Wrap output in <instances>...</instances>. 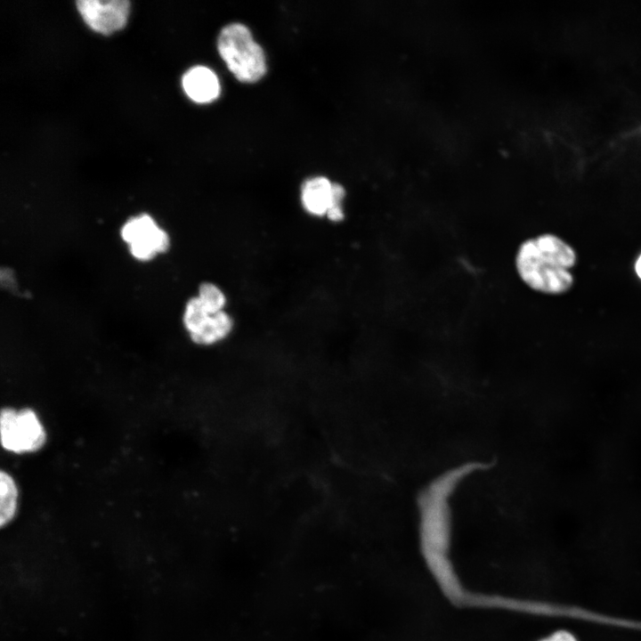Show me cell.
Listing matches in <instances>:
<instances>
[{"instance_id":"6da1fadb","label":"cell","mask_w":641,"mask_h":641,"mask_svg":"<svg viewBox=\"0 0 641 641\" xmlns=\"http://www.w3.org/2000/svg\"><path fill=\"white\" fill-rule=\"evenodd\" d=\"M577 255L573 247L558 236L542 233L523 240L515 256L520 280L531 289L547 294L567 292L573 285L571 269Z\"/></svg>"},{"instance_id":"7a4b0ae2","label":"cell","mask_w":641,"mask_h":641,"mask_svg":"<svg viewBox=\"0 0 641 641\" xmlns=\"http://www.w3.org/2000/svg\"><path fill=\"white\" fill-rule=\"evenodd\" d=\"M217 49L228 69L241 82H256L266 72L264 50L241 23H231L223 28L218 36Z\"/></svg>"},{"instance_id":"3957f363","label":"cell","mask_w":641,"mask_h":641,"mask_svg":"<svg viewBox=\"0 0 641 641\" xmlns=\"http://www.w3.org/2000/svg\"><path fill=\"white\" fill-rule=\"evenodd\" d=\"M0 434L2 446L17 454L37 451L46 440L45 431L37 415L28 408L20 410L3 409Z\"/></svg>"},{"instance_id":"277c9868","label":"cell","mask_w":641,"mask_h":641,"mask_svg":"<svg viewBox=\"0 0 641 641\" xmlns=\"http://www.w3.org/2000/svg\"><path fill=\"white\" fill-rule=\"evenodd\" d=\"M77 5L85 22L102 34L122 28L129 13L127 0H79Z\"/></svg>"},{"instance_id":"5b68a950","label":"cell","mask_w":641,"mask_h":641,"mask_svg":"<svg viewBox=\"0 0 641 641\" xmlns=\"http://www.w3.org/2000/svg\"><path fill=\"white\" fill-rule=\"evenodd\" d=\"M182 82L186 94L196 102H210L220 93L218 77L215 72L204 66L190 69L183 75Z\"/></svg>"},{"instance_id":"8992f818","label":"cell","mask_w":641,"mask_h":641,"mask_svg":"<svg viewBox=\"0 0 641 641\" xmlns=\"http://www.w3.org/2000/svg\"><path fill=\"white\" fill-rule=\"evenodd\" d=\"M333 183L324 176L312 177L301 187V203L304 210L316 217L326 216L332 199Z\"/></svg>"},{"instance_id":"52a82bcc","label":"cell","mask_w":641,"mask_h":641,"mask_svg":"<svg viewBox=\"0 0 641 641\" xmlns=\"http://www.w3.org/2000/svg\"><path fill=\"white\" fill-rule=\"evenodd\" d=\"M233 326L232 317L224 310L212 314L202 329L190 337L195 344L212 345L227 338Z\"/></svg>"},{"instance_id":"ba28073f","label":"cell","mask_w":641,"mask_h":641,"mask_svg":"<svg viewBox=\"0 0 641 641\" xmlns=\"http://www.w3.org/2000/svg\"><path fill=\"white\" fill-rule=\"evenodd\" d=\"M18 489L12 477L4 470L0 475V522L8 523L14 516L17 508Z\"/></svg>"},{"instance_id":"9c48e42d","label":"cell","mask_w":641,"mask_h":641,"mask_svg":"<svg viewBox=\"0 0 641 641\" xmlns=\"http://www.w3.org/2000/svg\"><path fill=\"white\" fill-rule=\"evenodd\" d=\"M198 296L191 298L185 305L183 324L190 336L198 333L207 324L210 316Z\"/></svg>"},{"instance_id":"30bf717a","label":"cell","mask_w":641,"mask_h":641,"mask_svg":"<svg viewBox=\"0 0 641 641\" xmlns=\"http://www.w3.org/2000/svg\"><path fill=\"white\" fill-rule=\"evenodd\" d=\"M158 228L154 220L143 214L129 219L121 229L122 239L131 244L132 242L148 235Z\"/></svg>"},{"instance_id":"8fae6325","label":"cell","mask_w":641,"mask_h":641,"mask_svg":"<svg viewBox=\"0 0 641 641\" xmlns=\"http://www.w3.org/2000/svg\"><path fill=\"white\" fill-rule=\"evenodd\" d=\"M197 296L211 314L224 311L227 304V297L223 289L212 282L202 283Z\"/></svg>"},{"instance_id":"7c38bea8","label":"cell","mask_w":641,"mask_h":641,"mask_svg":"<svg viewBox=\"0 0 641 641\" xmlns=\"http://www.w3.org/2000/svg\"><path fill=\"white\" fill-rule=\"evenodd\" d=\"M345 195V191L344 187L339 183H333L332 199L326 215L327 218L331 222L338 223L344 220L345 212L342 202Z\"/></svg>"},{"instance_id":"4fadbf2b","label":"cell","mask_w":641,"mask_h":641,"mask_svg":"<svg viewBox=\"0 0 641 641\" xmlns=\"http://www.w3.org/2000/svg\"><path fill=\"white\" fill-rule=\"evenodd\" d=\"M536 641H580V639L577 637L576 634L570 630V629L561 628Z\"/></svg>"},{"instance_id":"5bb4252c","label":"cell","mask_w":641,"mask_h":641,"mask_svg":"<svg viewBox=\"0 0 641 641\" xmlns=\"http://www.w3.org/2000/svg\"><path fill=\"white\" fill-rule=\"evenodd\" d=\"M635 272L638 278L641 280V254L638 256L635 263Z\"/></svg>"}]
</instances>
